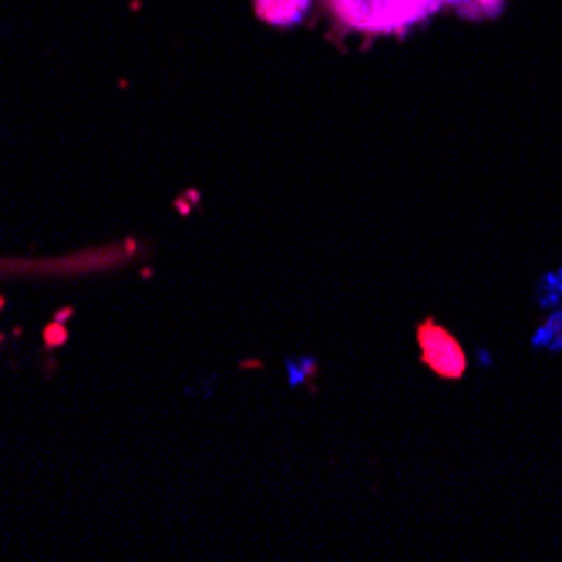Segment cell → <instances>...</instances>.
<instances>
[{
  "label": "cell",
  "instance_id": "1",
  "mask_svg": "<svg viewBox=\"0 0 562 562\" xmlns=\"http://www.w3.org/2000/svg\"><path fill=\"white\" fill-rule=\"evenodd\" d=\"M445 4L448 0H327L330 14L357 34H404Z\"/></svg>",
  "mask_w": 562,
  "mask_h": 562
},
{
  "label": "cell",
  "instance_id": "2",
  "mask_svg": "<svg viewBox=\"0 0 562 562\" xmlns=\"http://www.w3.org/2000/svg\"><path fill=\"white\" fill-rule=\"evenodd\" d=\"M418 340H422L425 364L435 374H441V378H462L465 374V353L448 330H441L438 324L428 321L418 327Z\"/></svg>",
  "mask_w": 562,
  "mask_h": 562
},
{
  "label": "cell",
  "instance_id": "3",
  "mask_svg": "<svg viewBox=\"0 0 562 562\" xmlns=\"http://www.w3.org/2000/svg\"><path fill=\"white\" fill-rule=\"evenodd\" d=\"M257 4V18L273 24V27H290V24H300L311 11L314 0H252Z\"/></svg>",
  "mask_w": 562,
  "mask_h": 562
},
{
  "label": "cell",
  "instance_id": "4",
  "mask_svg": "<svg viewBox=\"0 0 562 562\" xmlns=\"http://www.w3.org/2000/svg\"><path fill=\"white\" fill-rule=\"evenodd\" d=\"M448 4H454L465 18L475 21V18H495L505 0H448Z\"/></svg>",
  "mask_w": 562,
  "mask_h": 562
},
{
  "label": "cell",
  "instance_id": "5",
  "mask_svg": "<svg viewBox=\"0 0 562 562\" xmlns=\"http://www.w3.org/2000/svg\"><path fill=\"white\" fill-rule=\"evenodd\" d=\"M0 306H4V300H0Z\"/></svg>",
  "mask_w": 562,
  "mask_h": 562
}]
</instances>
